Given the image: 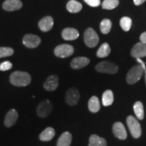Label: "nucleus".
I'll list each match as a JSON object with an SVG mask.
<instances>
[{"mask_svg":"<svg viewBox=\"0 0 146 146\" xmlns=\"http://www.w3.org/2000/svg\"><path fill=\"white\" fill-rule=\"evenodd\" d=\"M10 83L16 87H26L31 82V76L28 72L15 71L10 75Z\"/></svg>","mask_w":146,"mask_h":146,"instance_id":"f257e3e1","label":"nucleus"},{"mask_svg":"<svg viewBox=\"0 0 146 146\" xmlns=\"http://www.w3.org/2000/svg\"><path fill=\"white\" fill-rule=\"evenodd\" d=\"M144 69L140 64L135 65L132 67L127 74V82L130 85L136 83L137 82L139 81V79L143 75Z\"/></svg>","mask_w":146,"mask_h":146,"instance_id":"f03ea898","label":"nucleus"},{"mask_svg":"<svg viewBox=\"0 0 146 146\" xmlns=\"http://www.w3.org/2000/svg\"><path fill=\"white\" fill-rule=\"evenodd\" d=\"M127 124L130 133L133 137L137 139L141 135V127L139 120L133 116H129L127 118Z\"/></svg>","mask_w":146,"mask_h":146,"instance_id":"7ed1b4c3","label":"nucleus"},{"mask_svg":"<svg viewBox=\"0 0 146 146\" xmlns=\"http://www.w3.org/2000/svg\"><path fill=\"white\" fill-rule=\"evenodd\" d=\"M96 70L99 72L114 74L118 71V67L116 64L109 61H104L96 65Z\"/></svg>","mask_w":146,"mask_h":146,"instance_id":"20e7f679","label":"nucleus"},{"mask_svg":"<svg viewBox=\"0 0 146 146\" xmlns=\"http://www.w3.org/2000/svg\"><path fill=\"white\" fill-rule=\"evenodd\" d=\"M84 41L87 46L92 48L99 43V36L94 29L88 28L84 33Z\"/></svg>","mask_w":146,"mask_h":146,"instance_id":"39448f33","label":"nucleus"},{"mask_svg":"<svg viewBox=\"0 0 146 146\" xmlns=\"http://www.w3.org/2000/svg\"><path fill=\"white\" fill-rule=\"evenodd\" d=\"M53 110V104L49 100H45L36 107V114L41 118H46L51 114Z\"/></svg>","mask_w":146,"mask_h":146,"instance_id":"423d86ee","label":"nucleus"},{"mask_svg":"<svg viewBox=\"0 0 146 146\" xmlns=\"http://www.w3.org/2000/svg\"><path fill=\"white\" fill-rule=\"evenodd\" d=\"M74 53V47L68 44H62L55 48L54 54L58 58H65L72 56Z\"/></svg>","mask_w":146,"mask_h":146,"instance_id":"0eeeda50","label":"nucleus"},{"mask_svg":"<svg viewBox=\"0 0 146 146\" xmlns=\"http://www.w3.org/2000/svg\"><path fill=\"white\" fill-rule=\"evenodd\" d=\"M80 100V94L78 89L70 88L67 90L65 95V101L69 106H75Z\"/></svg>","mask_w":146,"mask_h":146,"instance_id":"6e6552de","label":"nucleus"},{"mask_svg":"<svg viewBox=\"0 0 146 146\" xmlns=\"http://www.w3.org/2000/svg\"><path fill=\"white\" fill-rule=\"evenodd\" d=\"M112 132L116 138L125 140L127 137V133L125 126L120 122H116L113 125Z\"/></svg>","mask_w":146,"mask_h":146,"instance_id":"1a4fd4ad","label":"nucleus"},{"mask_svg":"<svg viewBox=\"0 0 146 146\" xmlns=\"http://www.w3.org/2000/svg\"><path fill=\"white\" fill-rule=\"evenodd\" d=\"M23 43L25 46L29 48H35L41 43V39L38 36L32 34L26 35L24 36Z\"/></svg>","mask_w":146,"mask_h":146,"instance_id":"9d476101","label":"nucleus"},{"mask_svg":"<svg viewBox=\"0 0 146 146\" xmlns=\"http://www.w3.org/2000/svg\"><path fill=\"white\" fill-rule=\"evenodd\" d=\"M131 54L135 58L146 57V43L141 42L136 43L131 51Z\"/></svg>","mask_w":146,"mask_h":146,"instance_id":"9b49d317","label":"nucleus"},{"mask_svg":"<svg viewBox=\"0 0 146 146\" xmlns=\"http://www.w3.org/2000/svg\"><path fill=\"white\" fill-rule=\"evenodd\" d=\"M59 85V78L57 75L52 74L48 76L43 84V87L48 91H54L58 88Z\"/></svg>","mask_w":146,"mask_h":146,"instance_id":"f8f14e48","label":"nucleus"},{"mask_svg":"<svg viewBox=\"0 0 146 146\" xmlns=\"http://www.w3.org/2000/svg\"><path fill=\"white\" fill-rule=\"evenodd\" d=\"M18 118L17 110L15 109H11L8 111L5 116L4 125L6 127H11L15 125Z\"/></svg>","mask_w":146,"mask_h":146,"instance_id":"ddd939ff","label":"nucleus"},{"mask_svg":"<svg viewBox=\"0 0 146 146\" xmlns=\"http://www.w3.org/2000/svg\"><path fill=\"white\" fill-rule=\"evenodd\" d=\"M2 6L5 10L12 12L20 10L23 7V3L21 0H6L3 2Z\"/></svg>","mask_w":146,"mask_h":146,"instance_id":"4468645a","label":"nucleus"},{"mask_svg":"<svg viewBox=\"0 0 146 146\" xmlns=\"http://www.w3.org/2000/svg\"><path fill=\"white\" fill-rule=\"evenodd\" d=\"M54 19L51 16H45L39 22V27L43 32H47L50 31L54 26Z\"/></svg>","mask_w":146,"mask_h":146,"instance_id":"2eb2a0df","label":"nucleus"},{"mask_svg":"<svg viewBox=\"0 0 146 146\" xmlns=\"http://www.w3.org/2000/svg\"><path fill=\"white\" fill-rule=\"evenodd\" d=\"M90 62V60L86 57H77L74 58L70 63L71 67L73 69H81L87 66Z\"/></svg>","mask_w":146,"mask_h":146,"instance_id":"dca6fc26","label":"nucleus"},{"mask_svg":"<svg viewBox=\"0 0 146 146\" xmlns=\"http://www.w3.org/2000/svg\"><path fill=\"white\" fill-rule=\"evenodd\" d=\"M62 36L64 39L67 41H72L78 39L79 36V33L75 29L66 28L62 31Z\"/></svg>","mask_w":146,"mask_h":146,"instance_id":"f3484780","label":"nucleus"},{"mask_svg":"<svg viewBox=\"0 0 146 146\" xmlns=\"http://www.w3.org/2000/svg\"><path fill=\"white\" fill-rule=\"evenodd\" d=\"M55 132L54 129L52 127H47L43 130L39 135V139L42 141H50L54 137Z\"/></svg>","mask_w":146,"mask_h":146,"instance_id":"a211bd4d","label":"nucleus"},{"mask_svg":"<svg viewBox=\"0 0 146 146\" xmlns=\"http://www.w3.org/2000/svg\"><path fill=\"white\" fill-rule=\"evenodd\" d=\"M72 142V135L66 131L60 135L57 141V146H70Z\"/></svg>","mask_w":146,"mask_h":146,"instance_id":"6ab92c4d","label":"nucleus"},{"mask_svg":"<svg viewBox=\"0 0 146 146\" xmlns=\"http://www.w3.org/2000/svg\"><path fill=\"white\" fill-rule=\"evenodd\" d=\"M89 141V146H107L106 140L97 135H91Z\"/></svg>","mask_w":146,"mask_h":146,"instance_id":"aec40b11","label":"nucleus"},{"mask_svg":"<svg viewBox=\"0 0 146 146\" xmlns=\"http://www.w3.org/2000/svg\"><path fill=\"white\" fill-rule=\"evenodd\" d=\"M88 108L90 112L97 113L100 110V100L98 97L92 96L88 102Z\"/></svg>","mask_w":146,"mask_h":146,"instance_id":"412c9836","label":"nucleus"},{"mask_svg":"<svg viewBox=\"0 0 146 146\" xmlns=\"http://www.w3.org/2000/svg\"><path fill=\"white\" fill-rule=\"evenodd\" d=\"M83 5L76 0H70L66 4V9L70 13H77L82 10Z\"/></svg>","mask_w":146,"mask_h":146,"instance_id":"4be33fe9","label":"nucleus"},{"mask_svg":"<svg viewBox=\"0 0 146 146\" xmlns=\"http://www.w3.org/2000/svg\"><path fill=\"white\" fill-rule=\"evenodd\" d=\"M102 104L104 106H109L114 102V94L111 90H106L102 95Z\"/></svg>","mask_w":146,"mask_h":146,"instance_id":"5701e85b","label":"nucleus"},{"mask_svg":"<svg viewBox=\"0 0 146 146\" xmlns=\"http://www.w3.org/2000/svg\"><path fill=\"white\" fill-rule=\"evenodd\" d=\"M110 52L111 49L108 43H104L100 47V48L97 51L96 55L98 58H106L109 56Z\"/></svg>","mask_w":146,"mask_h":146,"instance_id":"b1692460","label":"nucleus"},{"mask_svg":"<svg viewBox=\"0 0 146 146\" xmlns=\"http://www.w3.org/2000/svg\"><path fill=\"white\" fill-rule=\"evenodd\" d=\"M133 110L136 117L139 120H143L144 118V109L142 102H137L133 106Z\"/></svg>","mask_w":146,"mask_h":146,"instance_id":"393cba45","label":"nucleus"},{"mask_svg":"<svg viewBox=\"0 0 146 146\" xmlns=\"http://www.w3.org/2000/svg\"><path fill=\"white\" fill-rule=\"evenodd\" d=\"M100 29L103 34H108L112 29V22L109 19H104L100 23Z\"/></svg>","mask_w":146,"mask_h":146,"instance_id":"a878e982","label":"nucleus"},{"mask_svg":"<svg viewBox=\"0 0 146 146\" xmlns=\"http://www.w3.org/2000/svg\"><path fill=\"white\" fill-rule=\"evenodd\" d=\"M119 5V0H104L102 3V8L104 10H113Z\"/></svg>","mask_w":146,"mask_h":146,"instance_id":"bb28decb","label":"nucleus"},{"mask_svg":"<svg viewBox=\"0 0 146 146\" xmlns=\"http://www.w3.org/2000/svg\"><path fill=\"white\" fill-rule=\"evenodd\" d=\"M120 25L123 31L126 32L129 31L132 25V20L131 18L127 17V16L123 17L120 21Z\"/></svg>","mask_w":146,"mask_h":146,"instance_id":"cd10ccee","label":"nucleus"},{"mask_svg":"<svg viewBox=\"0 0 146 146\" xmlns=\"http://www.w3.org/2000/svg\"><path fill=\"white\" fill-rule=\"evenodd\" d=\"M14 54L13 49L10 47H0V58L8 57V56H12Z\"/></svg>","mask_w":146,"mask_h":146,"instance_id":"c85d7f7f","label":"nucleus"},{"mask_svg":"<svg viewBox=\"0 0 146 146\" xmlns=\"http://www.w3.org/2000/svg\"><path fill=\"white\" fill-rule=\"evenodd\" d=\"M12 68V64L9 61L3 62L0 64V70L6 71Z\"/></svg>","mask_w":146,"mask_h":146,"instance_id":"c756f323","label":"nucleus"},{"mask_svg":"<svg viewBox=\"0 0 146 146\" xmlns=\"http://www.w3.org/2000/svg\"><path fill=\"white\" fill-rule=\"evenodd\" d=\"M84 1L91 7H98L101 4L100 0H84Z\"/></svg>","mask_w":146,"mask_h":146,"instance_id":"7c9ffc66","label":"nucleus"},{"mask_svg":"<svg viewBox=\"0 0 146 146\" xmlns=\"http://www.w3.org/2000/svg\"><path fill=\"white\" fill-rule=\"evenodd\" d=\"M140 42L143 43H146V32H144L139 36Z\"/></svg>","mask_w":146,"mask_h":146,"instance_id":"2f4dec72","label":"nucleus"},{"mask_svg":"<svg viewBox=\"0 0 146 146\" xmlns=\"http://www.w3.org/2000/svg\"><path fill=\"white\" fill-rule=\"evenodd\" d=\"M136 60H137V61L138 62H139V64L141 66H142V68H143L144 69V70L146 71V66H145V64L143 62V60H142L141 59V58H136Z\"/></svg>","mask_w":146,"mask_h":146,"instance_id":"473e14b6","label":"nucleus"},{"mask_svg":"<svg viewBox=\"0 0 146 146\" xmlns=\"http://www.w3.org/2000/svg\"><path fill=\"white\" fill-rule=\"evenodd\" d=\"M145 0H133V3L136 5H140L145 2Z\"/></svg>","mask_w":146,"mask_h":146,"instance_id":"72a5a7b5","label":"nucleus"},{"mask_svg":"<svg viewBox=\"0 0 146 146\" xmlns=\"http://www.w3.org/2000/svg\"><path fill=\"white\" fill-rule=\"evenodd\" d=\"M145 83H146V71H145Z\"/></svg>","mask_w":146,"mask_h":146,"instance_id":"f704fd0d","label":"nucleus"}]
</instances>
